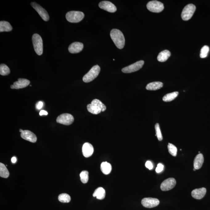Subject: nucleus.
Masks as SVG:
<instances>
[{
	"mask_svg": "<svg viewBox=\"0 0 210 210\" xmlns=\"http://www.w3.org/2000/svg\"><path fill=\"white\" fill-rule=\"evenodd\" d=\"M58 199L62 203H68L71 200V198L69 195L67 193H62L59 195Z\"/></svg>",
	"mask_w": 210,
	"mask_h": 210,
	"instance_id": "27",
	"label": "nucleus"
},
{
	"mask_svg": "<svg viewBox=\"0 0 210 210\" xmlns=\"http://www.w3.org/2000/svg\"><path fill=\"white\" fill-rule=\"evenodd\" d=\"M10 87H11V89H15L14 86V85H11V86H10Z\"/></svg>",
	"mask_w": 210,
	"mask_h": 210,
	"instance_id": "38",
	"label": "nucleus"
},
{
	"mask_svg": "<svg viewBox=\"0 0 210 210\" xmlns=\"http://www.w3.org/2000/svg\"><path fill=\"white\" fill-rule=\"evenodd\" d=\"M30 83V81L29 80L26 79L19 78L18 81L15 82L13 85L15 89H19L27 87Z\"/></svg>",
	"mask_w": 210,
	"mask_h": 210,
	"instance_id": "18",
	"label": "nucleus"
},
{
	"mask_svg": "<svg viewBox=\"0 0 210 210\" xmlns=\"http://www.w3.org/2000/svg\"><path fill=\"white\" fill-rule=\"evenodd\" d=\"M31 5L36 10L42 19L45 21H48L50 19L48 13L45 9L42 7L39 4L35 2L31 3Z\"/></svg>",
	"mask_w": 210,
	"mask_h": 210,
	"instance_id": "10",
	"label": "nucleus"
},
{
	"mask_svg": "<svg viewBox=\"0 0 210 210\" xmlns=\"http://www.w3.org/2000/svg\"><path fill=\"white\" fill-rule=\"evenodd\" d=\"M171 56V52L168 50L163 51L159 53L158 56V60L160 62H164L167 60Z\"/></svg>",
	"mask_w": 210,
	"mask_h": 210,
	"instance_id": "21",
	"label": "nucleus"
},
{
	"mask_svg": "<svg viewBox=\"0 0 210 210\" xmlns=\"http://www.w3.org/2000/svg\"><path fill=\"white\" fill-rule=\"evenodd\" d=\"M204 161V158L203 154L201 153L196 156L193 162L194 168L196 170L200 169L203 165Z\"/></svg>",
	"mask_w": 210,
	"mask_h": 210,
	"instance_id": "19",
	"label": "nucleus"
},
{
	"mask_svg": "<svg viewBox=\"0 0 210 210\" xmlns=\"http://www.w3.org/2000/svg\"><path fill=\"white\" fill-rule=\"evenodd\" d=\"M94 149L93 146L89 142H86L82 147V153L83 156L86 158L91 156L93 154Z\"/></svg>",
	"mask_w": 210,
	"mask_h": 210,
	"instance_id": "16",
	"label": "nucleus"
},
{
	"mask_svg": "<svg viewBox=\"0 0 210 210\" xmlns=\"http://www.w3.org/2000/svg\"><path fill=\"white\" fill-rule=\"evenodd\" d=\"M11 161L12 163H15L16 162V161H17V159H16V157L14 156V157L12 158Z\"/></svg>",
	"mask_w": 210,
	"mask_h": 210,
	"instance_id": "37",
	"label": "nucleus"
},
{
	"mask_svg": "<svg viewBox=\"0 0 210 210\" xmlns=\"http://www.w3.org/2000/svg\"><path fill=\"white\" fill-rule=\"evenodd\" d=\"M10 173L5 165L0 163V176L2 178H7L9 176Z\"/></svg>",
	"mask_w": 210,
	"mask_h": 210,
	"instance_id": "25",
	"label": "nucleus"
},
{
	"mask_svg": "<svg viewBox=\"0 0 210 210\" xmlns=\"http://www.w3.org/2000/svg\"><path fill=\"white\" fill-rule=\"evenodd\" d=\"M21 136L23 139L32 143L36 142L37 140V137L35 134L29 130H23L21 134Z\"/></svg>",
	"mask_w": 210,
	"mask_h": 210,
	"instance_id": "14",
	"label": "nucleus"
},
{
	"mask_svg": "<svg viewBox=\"0 0 210 210\" xmlns=\"http://www.w3.org/2000/svg\"><path fill=\"white\" fill-rule=\"evenodd\" d=\"M209 48L208 46L205 45L201 49L200 54V57L201 58H206L208 56Z\"/></svg>",
	"mask_w": 210,
	"mask_h": 210,
	"instance_id": "31",
	"label": "nucleus"
},
{
	"mask_svg": "<svg viewBox=\"0 0 210 210\" xmlns=\"http://www.w3.org/2000/svg\"><path fill=\"white\" fill-rule=\"evenodd\" d=\"M43 105V103L42 101H39L36 104V108L38 109H40L42 108Z\"/></svg>",
	"mask_w": 210,
	"mask_h": 210,
	"instance_id": "35",
	"label": "nucleus"
},
{
	"mask_svg": "<svg viewBox=\"0 0 210 210\" xmlns=\"http://www.w3.org/2000/svg\"><path fill=\"white\" fill-rule=\"evenodd\" d=\"M145 166L146 167L150 170H151L153 169V164L152 163V162L150 161H147L146 162Z\"/></svg>",
	"mask_w": 210,
	"mask_h": 210,
	"instance_id": "34",
	"label": "nucleus"
},
{
	"mask_svg": "<svg viewBox=\"0 0 210 210\" xmlns=\"http://www.w3.org/2000/svg\"><path fill=\"white\" fill-rule=\"evenodd\" d=\"M74 121V117L71 114L68 113L61 114L56 119V122L57 123L65 126H69L72 124Z\"/></svg>",
	"mask_w": 210,
	"mask_h": 210,
	"instance_id": "9",
	"label": "nucleus"
},
{
	"mask_svg": "<svg viewBox=\"0 0 210 210\" xmlns=\"http://www.w3.org/2000/svg\"><path fill=\"white\" fill-rule=\"evenodd\" d=\"M101 68L98 65H95L91 68L89 72L84 76L83 81L85 83H89L93 81L99 75Z\"/></svg>",
	"mask_w": 210,
	"mask_h": 210,
	"instance_id": "4",
	"label": "nucleus"
},
{
	"mask_svg": "<svg viewBox=\"0 0 210 210\" xmlns=\"http://www.w3.org/2000/svg\"><path fill=\"white\" fill-rule=\"evenodd\" d=\"M32 43L34 50L38 56L43 53V42L42 39L39 35L34 34L32 37Z\"/></svg>",
	"mask_w": 210,
	"mask_h": 210,
	"instance_id": "3",
	"label": "nucleus"
},
{
	"mask_svg": "<svg viewBox=\"0 0 210 210\" xmlns=\"http://www.w3.org/2000/svg\"><path fill=\"white\" fill-rule=\"evenodd\" d=\"M99 7L102 9L110 13L115 12L117 10L116 6L112 3L108 1H103L100 2Z\"/></svg>",
	"mask_w": 210,
	"mask_h": 210,
	"instance_id": "13",
	"label": "nucleus"
},
{
	"mask_svg": "<svg viewBox=\"0 0 210 210\" xmlns=\"http://www.w3.org/2000/svg\"><path fill=\"white\" fill-rule=\"evenodd\" d=\"M10 73V68L5 64H1L0 65V74L2 76H6Z\"/></svg>",
	"mask_w": 210,
	"mask_h": 210,
	"instance_id": "28",
	"label": "nucleus"
},
{
	"mask_svg": "<svg viewBox=\"0 0 210 210\" xmlns=\"http://www.w3.org/2000/svg\"><path fill=\"white\" fill-rule=\"evenodd\" d=\"M155 129L156 130V136H157L158 139L159 141H162L163 139L161 132L160 126L158 123H156L155 126Z\"/></svg>",
	"mask_w": 210,
	"mask_h": 210,
	"instance_id": "32",
	"label": "nucleus"
},
{
	"mask_svg": "<svg viewBox=\"0 0 210 210\" xmlns=\"http://www.w3.org/2000/svg\"><path fill=\"white\" fill-rule=\"evenodd\" d=\"M193 170H194V171H196V169H195V168H194V169H193Z\"/></svg>",
	"mask_w": 210,
	"mask_h": 210,
	"instance_id": "40",
	"label": "nucleus"
},
{
	"mask_svg": "<svg viewBox=\"0 0 210 210\" xmlns=\"http://www.w3.org/2000/svg\"><path fill=\"white\" fill-rule=\"evenodd\" d=\"M206 189L205 187L199 189H196L192 191L191 196L192 197L196 199H202L206 194Z\"/></svg>",
	"mask_w": 210,
	"mask_h": 210,
	"instance_id": "17",
	"label": "nucleus"
},
{
	"mask_svg": "<svg viewBox=\"0 0 210 210\" xmlns=\"http://www.w3.org/2000/svg\"><path fill=\"white\" fill-rule=\"evenodd\" d=\"M196 6L194 4H189L186 6L181 13L182 19L184 21H187L193 16L196 10Z\"/></svg>",
	"mask_w": 210,
	"mask_h": 210,
	"instance_id": "6",
	"label": "nucleus"
},
{
	"mask_svg": "<svg viewBox=\"0 0 210 210\" xmlns=\"http://www.w3.org/2000/svg\"><path fill=\"white\" fill-rule=\"evenodd\" d=\"M163 86V83L161 82H153L147 84L146 89L148 90H156L161 89Z\"/></svg>",
	"mask_w": 210,
	"mask_h": 210,
	"instance_id": "20",
	"label": "nucleus"
},
{
	"mask_svg": "<svg viewBox=\"0 0 210 210\" xmlns=\"http://www.w3.org/2000/svg\"><path fill=\"white\" fill-rule=\"evenodd\" d=\"M84 13L79 11H70L66 14V19L71 23H78L84 19Z\"/></svg>",
	"mask_w": 210,
	"mask_h": 210,
	"instance_id": "5",
	"label": "nucleus"
},
{
	"mask_svg": "<svg viewBox=\"0 0 210 210\" xmlns=\"http://www.w3.org/2000/svg\"><path fill=\"white\" fill-rule=\"evenodd\" d=\"M176 182L174 178H169L162 183L160 188L163 191H167L173 188L176 185Z\"/></svg>",
	"mask_w": 210,
	"mask_h": 210,
	"instance_id": "12",
	"label": "nucleus"
},
{
	"mask_svg": "<svg viewBox=\"0 0 210 210\" xmlns=\"http://www.w3.org/2000/svg\"><path fill=\"white\" fill-rule=\"evenodd\" d=\"M179 93L178 92H172L165 95L163 98V100L165 102H171L174 100L178 96Z\"/></svg>",
	"mask_w": 210,
	"mask_h": 210,
	"instance_id": "26",
	"label": "nucleus"
},
{
	"mask_svg": "<svg viewBox=\"0 0 210 210\" xmlns=\"http://www.w3.org/2000/svg\"><path fill=\"white\" fill-rule=\"evenodd\" d=\"M147 8L150 11L153 13H158L164 9L163 4L157 1H150L147 4Z\"/></svg>",
	"mask_w": 210,
	"mask_h": 210,
	"instance_id": "7",
	"label": "nucleus"
},
{
	"mask_svg": "<svg viewBox=\"0 0 210 210\" xmlns=\"http://www.w3.org/2000/svg\"><path fill=\"white\" fill-rule=\"evenodd\" d=\"M141 204L145 208H151L158 206L160 204V201L156 198H145L142 199Z\"/></svg>",
	"mask_w": 210,
	"mask_h": 210,
	"instance_id": "11",
	"label": "nucleus"
},
{
	"mask_svg": "<svg viewBox=\"0 0 210 210\" xmlns=\"http://www.w3.org/2000/svg\"><path fill=\"white\" fill-rule=\"evenodd\" d=\"M144 63L143 60L138 61L135 63L129 65V66L122 68V72L125 73H130L138 71V70L142 68Z\"/></svg>",
	"mask_w": 210,
	"mask_h": 210,
	"instance_id": "8",
	"label": "nucleus"
},
{
	"mask_svg": "<svg viewBox=\"0 0 210 210\" xmlns=\"http://www.w3.org/2000/svg\"><path fill=\"white\" fill-rule=\"evenodd\" d=\"M84 45L82 43L74 42L72 43L68 47V51L70 53H80L83 50Z\"/></svg>",
	"mask_w": 210,
	"mask_h": 210,
	"instance_id": "15",
	"label": "nucleus"
},
{
	"mask_svg": "<svg viewBox=\"0 0 210 210\" xmlns=\"http://www.w3.org/2000/svg\"><path fill=\"white\" fill-rule=\"evenodd\" d=\"M12 29L13 28L9 22L6 21L0 22V32H10Z\"/></svg>",
	"mask_w": 210,
	"mask_h": 210,
	"instance_id": "23",
	"label": "nucleus"
},
{
	"mask_svg": "<svg viewBox=\"0 0 210 210\" xmlns=\"http://www.w3.org/2000/svg\"><path fill=\"white\" fill-rule=\"evenodd\" d=\"M47 114H48V113H47V112L44 111V110H41L39 113L40 116L47 115Z\"/></svg>",
	"mask_w": 210,
	"mask_h": 210,
	"instance_id": "36",
	"label": "nucleus"
},
{
	"mask_svg": "<svg viewBox=\"0 0 210 210\" xmlns=\"http://www.w3.org/2000/svg\"><path fill=\"white\" fill-rule=\"evenodd\" d=\"M19 131H20V132H21V133H22V132H23V130L20 129V130H19Z\"/></svg>",
	"mask_w": 210,
	"mask_h": 210,
	"instance_id": "39",
	"label": "nucleus"
},
{
	"mask_svg": "<svg viewBox=\"0 0 210 210\" xmlns=\"http://www.w3.org/2000/svg\"><path fill=\"white\" fill-rule=\"evenodd\" d=\"M164 166L162 164L159 163L158 164L157 167L156 169V172L157 173H159L163 171Z\"/></svg>",
	"mask_w": 210,
	"mask_h": 210,
	"instance_id": "33",
	"label": "nucleus"
},
{
	"mask_svg": "<svg viewBox=\"0 0 210 210\" xmlns=\"http://www.w3.org/2000/svg\"><path fill=\"white\" fill-rule=\"evenodd\" d=\"M89 173L86 171H82L80 174V179L81 181L83 183L85 184L88 182L89 179Z\"/></svg>",
	"mask_w": 210,
	"mask_h": 210,
	"instance_id": "29",
	"label": "nucleus"
},
{
	"mask_svg": "<svg viewBox=\"0 0 210 210\" xmlns=\"http://www.w3.org/2000/svg\"><path fill=\"white\" fill-rule=\"evenodd\" d=\"M88 111L93 114H98L101 112H104L106 109V107L99 100L95 99L92 101L91 103L87 105Z\"/></svg>",
	"mask_w": 210,
	"mask_h": 210,
	"instance_id": "2",
	"label": "nucleus"
},
{
	"mask_svg": "<svg viewBox=\"0 0 210 210\" xmlns=\"http://www.w3.org/2000/svg\"><path fill=\"white\" fill-rule=\"evenodd\" d=\"M93 196V197H96L98 199H104L105 196V190L102 187H98L94 192Z\"/></svg>",
	"mask_w": 210,
	"mask_h": 210,
	"instance_id": "22",
	"label": "nucleus"
},
{
	"mask_svg": "<svg viewBox=\"0 0 210 210\" xmlns=\"http://www.w3.org/2000/svg\"><path fill=\"white\" fill-rule=\"evenodd\" d=\"M101 169L103 173L108 175L111 172L112 166L111 164L107 162H103L101 163Z\"/></svg>",
	"mask_w": 210,
	"mask_h": 210,
	"instance_id": "24",
	"label": "nucleus"
},
{
	"mask_svg": "<svg viewBox=\"0 0 210 210\" xmlns=\"http://www.w3.org/2000/svg\"><path fill=\"white\" fill-rule=\"evenodd\" d=\"M168 149L170 154L174 156H176L178 150L175 146L172 144L169 143L168 145Z\"/></svg>",
	"mask_w": 210,
	"mask_h": 210,
	"instance_id": "30",
	"label": "nucleus"
},
{
	"mask_svg": "<svg viewBox=\"0 0 210 210\" xmlns=\"http://www.w3.org/2000/svg\"><path fill=\"white\" fill-rule=\"evenodd\" d=\"M110 36L117 48L122 49L124 47L125 39L121 31L118 29H113L110 32Z\"/></svg>",
	"mask_w": 210,
	"mask_h": 210,
	"instance_id": "1",
	"label": "nucleus"
}]
</instances>
